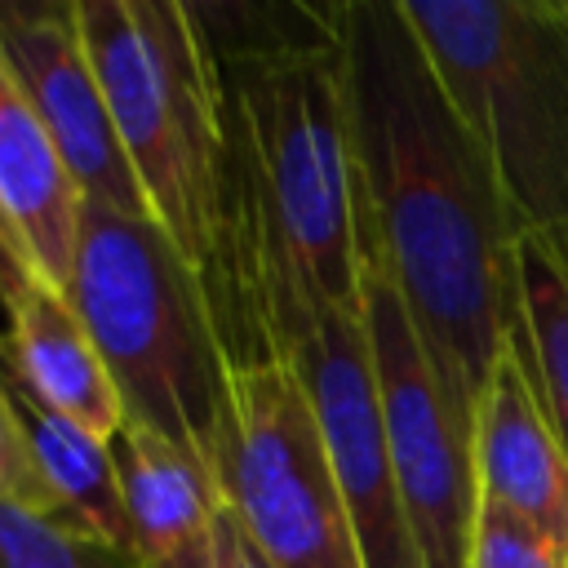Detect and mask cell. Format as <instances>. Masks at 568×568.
<instances>
[{
  "label": "cell",
  "instance_id": "cell-16",
  "mask_svg": "<svg viewBox=\"0 0 568 568\" xmlns=\"http://www.w3.org/2000/svg\"><path fill=\"white\" fill-rule=\"evenodd\" d=\"M466 568H568V555L519 515L479 501Z\"/></svg>",
  "mask_w": 568,
  "mask_h": 568
},
{
  "label": "cell",
  "instance_id": "cell-5",
  "mask_svg": "<svg viewBox=\"0 0 568 568\" xmlns=\"http://www.w3.org/2000/svg\"><path fill=\"white\" fill-rule=\"evenodd\" d=\"M222 493L275 568H364L324 430L284 355L231 368Z\"/></svg>",
  "mask_w": 568,
  "mask_h": 568
},
{
  "label": "cell",
  "instance_id": "cell-13",
  "mask_svg": "<svg viewBox=\"0 0 568 568\" xmlns=\"http://www.w3.org/2000/svg\"><path fill=\"white\" fill-rule=\"evenodd\" d=\"M18 404H22V422H27V439H31V457H36L49 510L71 528L89 532L93 541L138 559L115 439H102L80 422L49 413L22 390H18Z\"/></svg>",
  "mask_w": 568,
  "mask_h": 568
},
{
  "label": "cell",
  "instance_id": "cell-9",
  "mask_svg": "<svg viewBox=\"0 0 568 568\" xmlns=\"http://www.w3.org/2000/svg\"><path fill=\"white\" fill-rule=\"evenodd\" d=\"M0 302L9 315L0 342L13 386L49 413L115 439L129 413L71 293L53 288L22 253H13L0 262Z\"/></svg>",
  "mask_w": 568,
  "mask_h": 568
},
{
  "label": "cell",
  "instance_id": "cell-18",
  "mask_svg": "<svg viewBox=\"0 0 568 568\" xmlns=\"http://www.w3.org/2000/svg\"><path fill=\"white\" fill-rule=\"evenodd\" d=\"M213 568H275L262 555V546L248 537V528L240 524V515L231 510L226 497L217 506V555H213Z\"/></svg>",
  "mask_w": 568,
  "mask_h": 568
},
{
  "label": "cell",
  "instance_id": "cell-4",
  "mask_svg": "<svg viewBox=\"0 0 568 568\" xmlns=\"http://www.w3.org/2000/svg\"><path fill=\"white\" fill-rule=\"evenodd\" d=\"M524 235L568 266V0H399Z\"/></svg>",
  "mask_w": 568,
  "mask_h": 568
},
{
  "label": "cell",
  "instance_id": "cell-12",
  "mask_svg": "<svg viewBox=\"0 0 568 568\" xmlns=\"http://www.w3.org/2000/svg\"><path fill=\"white\" fill-rule=\"evenodd\" d=\"M115 457L138 564L213 568L222 497L186 462V453L142 422H124V430L115 435Z\"/></svg>",
  "mask_w": 568,
  "mask_h": 568
},
{
  "label": "cell",
  "instance_id": "cell-10",
  "mask_svg": "<svg viewBox=\"0 0 568 568\" xmlns=\"http://www.w3.org/2000/svg\"><path fill=\"white\" fill-rule=\"evenodd\" d=\"M479 501H493L568 555V448L506 342L475 417Z\"/></svg>",
  "mask_w": 568,
  "mask_h": 568
},
{
  "label": "cell",
  "instance_id": "cell-17",
  "mask_svg": "<svg viewBox=\"0 0 568 568\" xmlns=\"http://www.w3.org/2000/svg\"><path fill=\"white\" fill-rule=\"evenodd\" d=\"M0 501H27V506L49 510V497H44V484H40V470L31 457L18 386H13V373L4 359V342H0Z\"/></svg>",
  "mask_w": 568,
  "mask_h": 568
},
{
  "label": "cell",
  "instance_id": "cell-1",
  "mask_svg": "<svg viewBox=\"0 0 568 568\" xmlns=\"http://www.w3.org/2000/svg\"><path fill=\"white\" fill-rule=\"evenodd\" d=\"M337 49L359 244L399 293L475 439L479 399L519 320L524 231L399 0H342Z\"/></svg>",
  "mask_w": 568,
  "mask_h": 568
},
{
  "label": "cell",
  "instance_id": "cell-14",
  "mask_svg": "<svg viewBox=\"0 0 568 568\" xmlns=\"http://www.w3.org/2000/svg\"><path fill=\"white\" fill-rule=\"evenodd\" d=\"M510 351L568 448V271L532 235L519 240V320L510 328Z\"/></svg>",
  "mask_w": 568,
  "mask_h": 568
},
{
  "label": "cell",
  "instance_id": "cell-7",
  "mask_svg": "<svg viewBox=\"0 0 568 568\" xmlns=\"http://www.w3.org/2000/svg\"><path fill=\"white\" fill-rule=\"evenodd\" d=\"M315 422L328 444V462L342 501L355 524L364 568H426L417 532L404 510V493L390 466L368 333L359 311H315L306 333L288 351Z\"/></svg>",
  "mask_w": 568,
  "mask_h": 568
},
{
  "label": "cell",
  "instance_id": "cell-19",
  "mask_svg": "<svg viewBox=\"0 0 568 568\" xmlns=\"http://www.w3.org/2000/svg\"><path fill=\"white\" fill-rule=\"evenodd\" d=\"M0 253H22V248L9 240V231H4V226H0Z\"/></svg>",
  "mask_w": 568,
  "mask_h": 568
},
{
  "label": "cell",
  "instance_id": "cell-11",
  "mask_svg": "<svg viewBox=\"0 0 568 568\" xmlns=\"http://www.w3.org/2000/svg\"><path fill=\"white\" fill-rule=\"evenodd\" d=\"M0 226L22 257L53 284L71 288L84 191L75 186L58 142L36 115L27 89L0 53Z\"/></svg>",
  "mask_w": 568,
  "mask_h": 568
},
{
  "label": "cell",
  "instance_id": "cell-6",
  "mask_svg": "<svg viewBox=\"0 0 568 568\" xmlns=\"http://www.w3.org/2000/svg\"><path fill=\"white\" fill-rule=\"evenodd\" d=\"M359 315L368 333L390 466H395L422 559L426 568H466L475 515H479L475 439L453 413L444 382L399 293L390 288L386 271L368 253H364Z\"/></svg>",
  "mask_w": 568,
  "mask_h": 568
},
{
  "label": "cell",
  "instance_id": "cell-8",
  "mask_svg": "<svg viewBox=\"0 0 568 568\" xmlns=\"http://www.w3.org/2000/svg\"><path fill=\"white\" fill-rule=\"evenodd\" d=\"M0 53L58 142L84 204L151 217L89 62L75 0H0Z\"/></svg>",
  "mask_w": 568,
  "mask_h": 568
},
{
  "label": "cell",
  "instance_id": "cell-15",
  "mask_svg": "<svg viewBox=\"0 0 568 568\" xmlns=\"http://www.w3.org/2000/svg\"><path fill=\"white\" fill-rule=\"evenodd\" d=\"M0 568H142L133 555L93 541L67 519L27 506L0 501Z\"/></svg>",
  "mask_w": 568,
  "mask_h": 568
},
{
  "label": "cell",
  "instance_id": "cell-2",
  "mask_svg": "<svg viewBox=\"0 0 568 568\" xmlns=\"http://www.w3.org/2000/svg\"><path fill=\"white\" fill-rule=\"evenodd\" d=\"M75 13L146 213L195 271L222 333L235 204L222 62L186 0H75Z\"/></svg>",
  "mask_w": 568,
  "mask_h": 568
},
{
  "label": "cell",
  "instance_id": "cell-3",
  "mask_svg": "<svg viewBox=\"0 0 568 568\" xmlns=\"http://www.w3.org/2000/svg\"><path fill=\"white\" fill-rule=\"evenodd\" d=\"M67 293L129 422L178 444L213 493L226 497L231 359L213 306L173 240L151 217L84 204Z\"/></svg>",
  "mask_w": 568,
  "mask_h": 568
}]
</instances>
